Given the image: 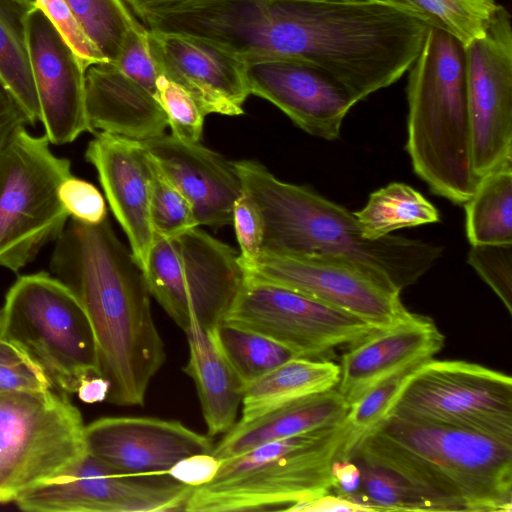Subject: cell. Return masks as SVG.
Returning <instances> with one entry per match:
<instances>
[{
  "mask_svg": "<svg viewBox=\"0 0 512 512\" xmlns=\"http://www.w3.org/2000/svg\"><path fill=\"white\" fill-rule=\"evenodd\" d=\"M391 413L512 442V378L480 364L432 358L408 380Z\"/></svg>",
  "mask_w": 512,
  "mask_h": 512,
  "instance_id": "30bf717a",
  "label": "cell"
},
{
  "mask_svg": "<svg viewBox=\"0 0 512 512\" xmlns=\"http://www.w3.org/2000/svg\"><path fill=\"white\" fill-rule=\"evenodd\" d=\"M85 158L96 169L109 206L144 273L155 240L150 217L152 165L148 151L142 141L99 132L88 143Z\"/></svg>",
  "mask_w": 512,
  "mask_h": 512,
  "instance_id": "d6986e66",
  "label": "cell"
},
{
  "mask_svg": "<svg viewBox=\"0 0 512 512\" xmlns=\"http://www.w3.org/2000/svg\"><path fill=\"white\" fill-rule=\"evenodd\" d=\"M232 224L240 247L239 260L246 270L262 253L264 225L255 203L244 192L233 204Z\"/></svg>",
  "mask_w": 512,
  "mask_h": 512,
  "instance_id": "ab89813d",
  "label": "cell"
},
{
  "mask_svg": "<svg viewBox=\"0 0 512 512\" xmlns=\"http://www.w3.org/2000/svg\"><path fill=\"white\" fill-rule=\"evenodd\" d=\"M59 200L69 217L96 225L107 218L105 200L91 183L71 175L58 188Z\"/></svg>",
  "mask_w": 512,
  "mask_h": 512,
  "instance_id": "60d3db41",
  "label": "cell"
},
{
  "mask_svg": "<svg viewBox=\"0 0 512 512\" xmlns=\"http://www.w3.org/2000/svg\"><path fill=\"white\" fill-rule=\"evenodd\" d=\"M340 366L327 360L293 358L248 385L241 402L244 423L294 400L334 389Z\"/></svg>",
  "mask_w": 512,
  "mask_h": 512,
  "instance_id": "d4e9b609",
  "label": "cell"
},
{
  "mask_svg": "<svg viewBox=\"0 0 512 512\" xmlns=\"http://www.w3.org/2000/svg\"><path fill=\"white\" fill-rule=\"evenodd\" d=\"M349 459L395 473L436 511L512 510V442L490 435L391 413Z\"/></svg>",
  "mask_w": 512,
  "mask_h": 512,
  "instance_id": "7a4b0ae2",
  "label": "cell"
},
{
  "mask_svg": "<svg viewBox=\"0 0 512 512\" xmlns=\"http://www.w3.org/2000/svg\"><path fill=\"white\" fill-rule=\"evenodd\" d=\"M184 332L189 359L183 371L195 384L208 436L226 433L236 423L245 386L224 356L214 331L193 322Z\"/></svg>",
  "mask_w": 512,
  "mask_h": 512,
  "instance_id": "cb8c5ba5",
  "label": "cell"
},
{
  "mask_svg": "<svg viewBox=\"0 0 512 512\" xmlns=\"http://www.w3.org/2000/svg\"><path fill=\"white\" fill-rule=\"evenodd\" d=\"M29 1L35 2V0H29ZM35 3H36V2H35Z\"/></svg>",
  "mask_w": 512,
  "mask_h": 512,
  "instance_id": "681fc988",
  "label": "cell"
},
{
  "mask_svg": "<svg viewBox=\"0 0 512 512\" xmlns=\"http://www.w3.org/2000/svg\"><path fill=\"white\" fill-rule=\"evenodd\" d=\"M158 477L118 473L87 453L66 474L22 492L13 502L29 512L184 511L194 487Z\"/></svg>",
  "mask_w": 512,
  "mask_h": 512,
  "instance_id": "4fadbf2b",
  "label": "cell"
},
{
  "mask_svg": "<svg viewBox=\"0 0 512 512\" xmlns=\"http://www.w3.org/2000/svg\"><path fill=\"white\" fill-rule=\"evenodd\" d=\"M150 155V154H149ZM150 217L155 237L171 238L198 227L192 205L151 157Z\"/></svg>",
  "mask_w": 512,
  "mask_h": 512,
  "instance_id": "836d02e7",
  "label": "cell"
},
{
  "mask_svg": "<svg viewBox=\"0 0 512 512\" xmlns=\"http://www.w3.org/2000/svg\"><path fill=\"white\" fill-rule=\"evenodd\" d=\"M333 489L337 495L350 498L360 489L361 475L358 465L350 459L340 458L332 466Z\"/></svg>",
  "mask_w": 512,
  "mask_h": 512,
  "instance_id": "ee69618b",
  "label": "cell"
},
{
  "mask_svg": "<svg viewBox=\"0 0 512 512\" xmlns=\"http://www.w3.org/2000/svg\"><path fill=\"white\" fill-rule=\"evenodd\" d=\"M229 364L245 386L298 356L289 348L257 332L228 323L214 331Z\"/></svg>",
  "mask_w": 512,
  "mask_h": 512,
  "instance_id": "f1b7e54d",
  "label": "cell"
},
{
  "mask_svg": "<svg viewBox=\"0 0 512 512\" xmlns=\"http://www.w3.org/2000/svg\"><path fill=\"white\" fill-rule=\"evenodd\" d=\"M108 392V381L98 375L85 378L77 390L80 400L89 404L106 400Z\"/></svg>",
  "mask_w": 512,
  "mask_h": 512,
  "instance_id": "bcb514c9",
  "label": "cell"
},
{
  "mask_svg": "<svg viewBox=\"0 0 512 512\" xmlns=\"http://www.w3.org/2000/svg\"><path fill=\"white\" fill-rule=\"evenodd\" d=\"M0 336L24 351L53 388L77 393L98 375V355L89 318L72 291L46 272L19 277L0 312Z\"/></svg>",
  "mask_w": 512,
  "mask_h": 512,
  "instance_id": "8992f818",
  "label": "cell"
},
{
  "mask_svg": "<svg viewBox=\"0 0 512 512\" xmlns=\"http://www.w3.org/2000/svg\"><path fill=\"white\" fill-rule=\"evenodd\" d=\"M51 388L52 384L38 365L18 346L0 336V393Z\"/></svg>",
  "mask_w": 512,
  "mask_h": 512,
  "instance_id": "8d00e7d4",
  "label": "cell"
},
{
  "mask_svg": "<svg viewBox=\"0 0 512 512\" xmlns=\"http://www.w3.org/2000/svg\"><path fill=\"white\" fill-rule=\"evenodd\" d=\"M243 192L264 225L262 252L333 258L355 264L398 291L415 284L443 247L419 239L363 236L354 213L313 190L276 178L253 160L233 161Z\"/></svg>",
  "mask_w": 512,
  "mask_h": 512,
  "instance_id": "3957f363",
  "label": "cell"
},
{
  "mask_svg": "<svg viewBox=\"0 0 512 512\" xmlns=\"http://www.w3.org/2000/svg\"><path fill=\"white\" fill-rule=\"evenodd\" d=\"M358 467L360 489L349 499L378 511H436L432 502L395 473L362 462Z\"/></svg>",
  "mask_w": 512,
  "mask_h": 512,
  "instance_id": "1f68e13d",
  "label": "cell"
},
{
  "mask_svg": "<svg viewBox=\"0 0 512 512\" xmlns=\"http://www.w3.org/2000/svg\"><path fill=\"white\" fill-rule=\"evenodd\" d=\"M27 39L40 121L50 144L95 133L86 111L88 67L37 5L27 18Z\"/></svg>",
  "mask_w": 512,
  "mask_h": 512,
  "instance_id": "9a60e30c",
  "label": "cell"
},
{
  "mask_svg": "<svg viewBox=\"0 0 512 512\" xmlns=\"http://www.w3.org/2000/svg\"><path fill=\"white\" fill-rule=\"evenodd\" d=\"M349 406L338 390L309 395L272 409L248 422H236L214 446L220 461L262 444L342 422Z\"/></svg>",
  "mask_w": 512,
  "mask_h": 512,
  "instance_id": "603a6c76",
  "label": "cell"
},
{
  "mask_svg": "<svg viewBox=\"0 0 512 512\" xmlns=\"http://www.w3.org/2000/svg\"><path fill=\"white\" fill-rule=\"evenodd\" d=\"M85 101L94 131L146 141L168 126L158 99L110 62L86 69Z\"/></svg>",
  "mask_w": 512,
  "mask_h": 512,
  "instance_id": "7402d4cb",
  "label": "cell"
},
{
  "mask_svg": "<svg viewBox=\"0 0 512 512\" xmlns=\"http://www.w3.org/2000/svg\"><path fill=\"white\" fill-rule=\"evenodd\" d=\"M468 263L512 313V244L472 245Z\"/></svg>",
  "mask_w": 512,
  "mask_h": 512,
  "instance_id": "d590c367",
  "label": "cell"
},
{
  "mask_svg": "<svg viewBox=\"0 0 512 512\" xmlns=\"http://www.w3.org/2000/svg\"><path fill=\"white\" fill-rule=\"evenodd\" d=\"M221 461L212 453H198L179 460L167 476L189 486H200L211 481Z\"/></svg>",
  "mask_w": 512,
  "mask_h": 512,
  "instance_id": "b9f144b4",
  "label": "cell"
},
{
  "mask_svg": "<svg viewBox=\"0 0 512 512\" xmlns=\"http://www.w3.org/2000/svg\"><path fill=\"white\" fill-rule=\"evenodd\" d=\"M113 64L157 98L156 83L160 74L149 49L147 28L142 24L128 32Z\"/></svg>",
  "mask_w": 512,
  "mask_h": 512,
  "instance_id": "74e56055",
  "label": "cell"
},
{
  "mask_svg": "<svg viewBox=\"0 0 512 512\" xmlns=\"http://www.w3.org/2000/svg\"><path fill=\"white\" fill-rule=\"evenodd\" d=\"M36 6L29 0H0V79L28 115L40 121L27 39V18Z\"/></svg>",
  "mask_w": 512,
  "mask_h": 512,
  "instance_id": "484cf974",
  "label": "cell"
},
{
  "mask_svg": "<svg viewBox=\"0 0 512 512\" xmlns=\"http://www.w3.org/2000/svg\"><path fill=\"white\" fill-rule=\"evenodd\" d=\"M444 340L433 319L410 313L400 323L351 345L339 365L337 390L350 407L391 374L432 359Z\"/></svg>",
  "mask_w": 512,
  "mask_h": 512,
  "instance_id": "44dd1931",
  "label": "cell"
},
{
  "mask_svg": "<svg viewBox=\"0 0 512 512\" xmlns=\"http://www.w3.org/2000/svg\"><path fill=\"white\" fill-rule=\"evenodd\" d=\"M87 453L112 470L134 476H164L179 460L212 453L211 437L177 420L104 417L85 426Z\"/></svg>",
  "mask_w": 512,
  "mask_h": 512,
  "instance_id": "2e32d148",
  "label": "cell"
},
{
  "mask_svg": "<svg viewBox=\"0 0 512 512\" xmlns=\"http://www.w3.org/2000/svg\"><path fill=\"white\" fill-rule=\"evenodd\" d=\"M50 269L89 318L98 376L109 383L106 400L120 406L144 405L166 353L145 275L131 250L108 218L96 225L72 218L55 241Z\"/></svg>",
  "mask_w": 512,
  "mask_h": 512,
  "instance_id": "6da1fadb",
  "label": "cell"
},
{
  "mask_svg": "<svg viewBox=\"0 0 512 512\" xmlns=\"http://www.w3.org/2000/svg\"><path fill=\"white\" fill-rule=\"evenodd\" d=\"M149 49L160 75L186 90L206 116H237L250 95L246 63L205 39L150 30Z\"/></svg>",
  "mask_w": 512,
  "mask_h": 512,
  "instance_id": "e0dca14e",
  "label": "cell"
},
{
  "mask_svg": "<svg viewBox=\"0 0 512 512\" xmlns=\"http://www.w3.org/2000/svg\"><path fill=\"white\" fill-rule=\"evenodd\" d=\"M150 294L186 331L193 322L215 331L245 281L236 250L198 227L155 237L144 271Z\"/></svg>",
  "mask_w": 512,
  "mask_h": 512,
  "instance_id": "9c48e42d",
  "label": "cell"
},
{
  "mask_svg": "<svg viewBox=\"0 0 512 512\" xmlns=\"http://www.w3.org/2000/svg\"><path fill=\"white\" fill-rule=\"evenodd\" d=\"M472 162L481 179L512 166V24L499 6L483 36L464 46Z\"/></svg>",
  "mask_w": 512,
  "mask_h": 512,
  "instance_id": "7c38bea8",
  "label": "cell"
},
{
  "mask_svg": "<svg viewBox=\"0 0 512 512\" xmlns=\"http://www.w3.org/2000/svg\"><path fill=\"white\" fill-rule=\"evenodd\" d=\"M296 511L329 512V511H378L376 507L354 501L339 495H323L297 508Z\"/></svg>",
  "mask_w": 512,
  "mask_h": 512,
  "instance_id": "f6af8a7d",
  "label": "cell"
},
{
  "mask_svg": "<svg viewBox=\"0 0 512 512\" xmlns=\"http://www.w3.org/2000/svg\"><path fill=\"white\" fill-rule=\"evenodd\" d=\"M432 25L458 39L464 46L484 35L500 4L496 0H410Z\"/></svg>",
  "mask_w": 512,
  "mask_h": 512,
  "instance_id": "4dcf8cb0",
  "label": "cell"
},
{
  "mask_svg": "<svg viewBox=\"0 0 512 512\" xmlns=\"http://www.w3.org/2000/svg\"><path fill=\"white\" fill-rule=\"evenodd\" d=\"M246 79L250 94L274 104L306 133L328 141L339 138L343 120L356 104L341 84L301 60L246 63Z\"/></svg>",
  "mask_w": 512,
  "mask_h": 512,
  "instance_id": "ac0fdd59",
  "label": "cell"
},
{
  "mask_svg": "<svg viewBox=\"0 0 512 512\" xmlns=\"http://www.w3.org/2000/svg\"><path fill=\"white\" fill-rule=\"evenodd\" d=\"M71 162L46 135L18 128L0 152V266L13 272L32 262L64 231L69 215L58 197Z\"/></svg>",
  "mask_w": 512,
  "mask_h": 512,
  "instance_id": "ba28073f",
  "label": "cell"
},
{
  "mask_svg": "<svg viewBox=\"0 0 512 512\" xmlns=\"http://www.w3.org/2000/svg\"><path fill=\"white\" fill-rule=\"evenodd\" d=\"M349 436L344 419L221 460L214 478L193 488L184 511H296L333 489L332 466L344 458Z\"/></svg>",
  "mask_w": 512,
  "mask_h": 512,
  "instance_id": "5b68a950",
  "label": "cell"
},
{
  "mask_svg": "<svg viewBox=\"0 0 512 512\" xmlns=\"http://www.w3.org/2000/svg\"><path fill=\"white\" fill-rule=\"evenodd\" d=\"M464 206L471 245L512 244V166L481 178Z\"/></svg>",
  "mask_w": 512,
  "mask_h": 512,
  "instance_id": "83f0119b",
  "label": "cell"
},
{
  "mask_svg": "<svg viewBox=\"0 0 512 512\" xmlns=\"http://www.w3.org/2000/svg\"><path fill=\"white\" fill-rule=\"evenodd\" d=\"M421 364L412 365L391 374L370 388L349 407L345 421L350 427V436L344 459H349L353 448L362 436L390 413L408 380Z\"/></svg>",
  "mask_w": 512,
  "mask_h": 512,
  "instance_id": "d6a6232c",
  "label": "cell"
},
{
  "mask_svg": "<svg viewBox=\"0 0 512 512\" xmlns=\"http://www.w3.org/2000/svg\"><path fill=\"white\" fill-rule=\"evenodd\" d=\"M134 13L142 8L178 0H123Z\"/></svg>",
  "mask_w": 512,
  "mask_h": 512,
  "instance_id": "7dc6e473",
  "label": "cell"
},
{
  "mask_svg": "<svg viewBox=\"0 0 512 512\" xmlns=\"http://www.w3.org/2000/svg\"><path fill=\"white\" fill-rule=\"evenodd\" d=\"M26 125H31L28 115L0 79V152L14 132Z\"/></svg>",
  "mask_w": 512,
  "mask_h": 512,
  "instance_id": "7bdbcfd3",
  "label": "cell"
},
{
  "mask_svg": "<svg viewBox=\"0 0 512 512\" xmlns=\"http://www.w3.org/2000/svg\"><path fill=\"white\" fill-rule=\"evenodd\" d=\"M144 147L165 176L188 199L198 225L232 224V209L243 188L233 162L198 143L163 134Z\"/></svg>",
  "mask_w": 512,
  "mask_h": 512,
  "instance_id": "ffe728a7",
  "label": "cell"
},
{
  "mask_svg": "<svg viewBox=\"0 0 512 512\" xmlns=\"http://www.w3.org/2000/svg\"><path fill=\"white\" fill-rule=\"evenodd\" d=\"M86 455L83 418L67 393H0V504L66 474Z\"/></svg>",
  "mask_w": 512,
  "mask_h": 512,
  "instance_id": "52a82bcc",
  "label": "cell"
},
{
  "mask_svg": "<svg viewBox=\"0 0 512 512\" xmlns=\"http://www.w3.org/2000/svg\"><path fill=\"white\" fill-rule=\"evenodd\" d=\"M93 44L115 63L128 32L139 24L123 0H65Z\"/></svg>",
  "mask_w": 512,
  "mask_h": 512,
  "instance_id": "f546056e",
  "label": "cell"
},
{
  "mask_svg": "<svg viewBox=\"0 0 512 512\" xmlns=\"http://www.w3.org/2000/svg\"><path fill=\"white\" fill-rule=\"evenodd\" d=\"M224 322L264 335L298 357L310 359L379 331L309 295L248 275Z\"/></svg>",
  "mask_w": 512,
  "mask_h": 512,
  "instance_id": "8fae6325",
  "label": "cell"
},
{
  "mask_svg": "<svg viewBox=\"0 0 512 512\" xmlns=\"http://www.w3.org/2000/svg\"><path fill=\"white\" fill-rule=\"evenodd\" d=\"M355 217L362 234L379 239L392 232L424 224L437 223V208L419 191L400 182H393L370 194L366 205Z\"/></svg>",
  "mask_w": 512,
  "mask_h": 512,
  "instance_id": "4316f807",
  "label": "cell"
},
{
  "mask_svg": "<svg viewBox=\"0 0 512 512\" xmlns=\"http://www.w3.org/2000/svg\"><path fill=\"white\" fill-rule=\"evenodd\" d=\"M245 271L253 278L309 295L378 330L400 323L411 313L403 305L400 291L347 261L262 252Z\"/></svg>",
  "mask_w": 512,
  "mask_h": 512,
  "instance_id": "5bb4252c",
  "label": "cell"
},
{
  "mask_svg": "<svg viewBox=\"0 0 512 512\" xmlns=\"http://www.w3.org/2000/svg\"><path fill=\"white\" fill-rule=\"evenodd\" d=\"M35 2L87 67L108 62L88 38L65 0Z\"/></svg>",
  "mask_w": 512,
  "mask_h": 512,
  "instance_id": "f35d334b",
  "label": "cell"
},
{
  "mask_svg": "<svg viewBox=\"0 0 512 512\" xmlns=\"http://www.w3.org/2000/svg\"><path fill=\"white\" fill-rule=\"evenodd\" d=\"M406 150L438 196L463 205L480 179L472 162L464 45L430 25L410 66Z\"/></svg>",
  "mask_w": 512,
  "mask_h": 512,
  "instance_id": "277c9868",
  "label": "cell"
},
{
  "mask_svg": "<svg viewBox=\"0 0 512 512\" xmlns=\"http://www.w3.org/2000/svg\"><path fill=\"white\" fill-rule=\"evenodd\" d=\"M157 99L167 117L172 136L185 143L200 141L205 115L191 95L163 75L157 79Z\"/></svg>",
  "mask_w": 512,
  "mask_h": 512,
  "instance_id": "e575fe53",
  "label": "cell"
},
{
  "mask_svg": "<svg viewBox=\"0 0 512 512\" xmlns=\"http://www.w3.org/2000/svg\"><path fill=\"white\" fill-rule=\"evenodd\" d=\"M386 1H391V2H395V3H399V4H403V5H406V6H409V7H412V8H415L413 6V4L411 3L410 0H386ZM417 9V8H415ZM418 10V9H417ZM420 11V10H419ZM421 12V11H420Z\"/></svg>",
  "mask_w": 512,
  "mask_h": 512,
  "instance_id": "c3c4849f",
  "label": "cell"
}]
</instances>
